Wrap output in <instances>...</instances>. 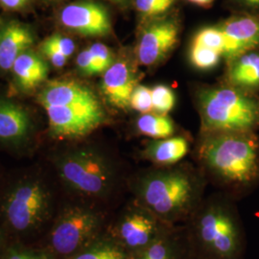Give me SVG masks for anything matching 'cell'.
Instances as JSON below:
<instances>
[{
    "instance_id": "cell-22",
    "label": "cell",
    "mask_w": 259,
    "mask_h": 259,
    "mask_svg": "<svg viewBox=\"0 0 259 259\" xmlns=\"http://www.w3.org/2000/svg\"><path fill=\"white\" fill-rule=\"evenodd\" d=\"M74 259H129V252L118 242L94 240L80 250Z\"/></svg>"
},
{
    "instance_id": "cell-9",
    "label": "cell",
    "mask_w": 259,
    "mask_h": 259,
    "mask_svg": "<svg viewBox=\"0 0 259 259\" xmlns=\"http://www.w3.org/2000/svg\"><path fill=\"white\" fill-rule=\"evenodd\" d=\"M61 24L83 37H107L111 34V16L102 4L83 0L65 6L59 15Z\"/></svg>"
},
{
    "instance_id": "cell-5",
    "label": "cell",
    "mask_w": 259,
    "mask_h": 259,
    "mask_svg": "<svg viewBox=\"0 0 259 259\" xmlns=\"http://www.w3.org/2000/svg\"><path fill=\"white\" fill-rule=\"evenodd\" d=\"M58 169L66 185L89 197L107 194L114 181L110 162L93 149H76L66 153L60 159Z\"/></svg>"
},
{
    "instance_id": "cell-6",
    "label": "cell",
    "mask_w": 259,
    "mask_h": 259,
    "mask_svg": "<svg viewBox=\"0 0 259 259\" xmlns=\"http://www.w3.org/2000/svg\"><path fill=\"white\" fill-rule=\"evenodd\" d=\"M102 218L93 209L74 206L62 214L51 234V244L57 252L70 254L80 251L95 240Z\"/></svg>"
},
{
    "instance_id": "cell-7",
    "label": "cell",
    "mask_w": 259,
    "mask_h": 259,
    "mask_svg": "<svg viewBox=\"0 0 259 259\" xmlns=\"http://www.w3.org/2000/svg\"><path fill=\"white\" fill-rule=\"evenodd\" d=\"M44 108L47 111L52 135L61 139L84 137L105 120V112L100 103Z\"/></svg>"
},
{
    "instance_id": "cell-26",
    "label": "cell",
    "mask_w": 259,
    "mask_h": 259,
    "mask_svg": "<svg viewBox=\"0 0 259 259\" xmlns=\"http://www.w3.org/2000/svg\"><path fill=\"white\" fill-rule=\"evenodd\" d=\"M176 0H134L137 11L145 19H156L171 9Z\"/></svg>"
},
{
    "instance_id": "cell-29",
    "label": "cell",
    "mask_w": 259,
    "mask_h": 259,
    "mask_svg": "<svg viewBox=\"0 0 259 259\" xmlns=\"http://www.w3.org/2000/svg\"><path fill=\"white\" fill-rule=\"evenodd\" d=\"M89 48L91 49L93 57L95 58V61L97 63L101 74H103L114 62L111 49L100 42L93 44Z\"/></svg>"
},
{
    "instance_id": "cell-16",
    "label": "cell",
    "mask_w": 259,
    "mask_h": 259,
    "mask_svg": "<svg viewBox=\"0 0 259 259\" xmlns=\"http://www.w3.org/2000/svg\"><path fill=\"white\" fill-rule=\"evenodd\" d=\"M31 28L19 21H9L0 27V70H11L16 60L34 45Z\"/></svg>"
},
{
    "instance_id": "cell-14",
    "label": "cell",
    "mask_w": 259,
    "mask_h": 259,
    "mask_svg": "<svg viewBox=\"0 0 259 259\" xmlns=\"http://www.w3.org/2000/svg\"><path fill=\"white\" fill-rule=\"evenodd\" d=\"M190 236L169 226L142 249L130 252L129 259H190Z\"/></svg>"
},
{
    "instance_id": "cell-15",
    "label": "cell",
    "mask_w": 259,
    "mask_h": 259,
    "mask_svg": "<svg viewBox=\"0 0 259 259\" xmlns=\"http://www.w3.org/2000/svg\"><path fill=\"white\" fill-rule=\"evenodd\" d=\"M38 101L42 107H65L100 103L96 94L89 87L75 81H54L47 83L38 94Z\"/></svg>"
},
{
    "instance_id": "cell-21",
    "label": "cell",
    "mask_w": 259,
    "mask_h": 259,
    "mask_svg": "<svg viewBox=\"0 0 259 259\" xmlns=\"http://www.w3.org/2000/svg\"><path fill=\"white\" fill-rule=\"evenodd\" d=\"M140 135L153 139H166L175 134V125L167 114L142 113L136 122Z\"/></svg>"
},
{
    "instance_id": "cell-12",
    "label": "cell",
    "mask_w": 259,
    "mask_h": 259,
    "mask_svg": "<svg viewBox=\"0 0 259 259\" xmlns=\"http://www.w3.org/2000/svg\"><path fill=\"white\" fill-rule=\"evenodd\" d=\"M135 66L127 59H119L103 73L101 93L111 106L126 110L130 108L131 95L138 85Z\"/></svg>"
},
{
    "instance_id": "cell-34",
    "label": "cell",
    "mask_w": 259,
    "mask_h": 259,
    "mask_svg": "<svg viewBox=\"0 0 259 259\" xmlns=\"http://www.w3.org/2000/svg\"><path fill=\"white\" fill-rule=\"evenodd\" d=\"M186 1L195 4V5H198V6H202V7H208L214 2V0H186Z\"/></svg>"
},
{
    "instance_id": "cell-19",
    "label": "cell",
    "mask_w": 259,
    "mask_h": 259,
    "mask_svg": "<svg viewBox=\"0 0 259 259\" xmlns=\"http://www.w3.org/2000/svg\"><path fill=\"white\" fill-rule=\"evenodd\" d=\"M31 129V118L22 107L0 99V140L18 142L25 139Z\"/></svg>"
},
{
    "instance_id": "cell-24",
    "label": "cell",
    "mask_w": 259,
    "mask_h": 259,
    "mask_svg": "<svg viewBox=\"0 0 259 259\" xmlns=\"http://www.w3.org/2000/svg\"><path fill=\"white\" fill-rule=\"evenodd\" d=\"M192 41L214 49L220 52L224 58H226L228 51V40L218 25L202 28L195 35Z\"/></svg>"
},
{
    "instance_id": "cell-18",
    "label": "cell",
    "mask_w": 259,
    "mask_h": 259,
    "mask_svg": "<svg viewBox=\"0 0 259 259\" xmlns=\"http://www.w3.org/2000/svg\"><path fill=\"white\" fill-rule=\"evenodd\" d=\"M227 79L230 85L252 93L259 89V50L252 49L229 61Z\"/></svg>"
},
{
    "instance_id": "cell-31",
    "label": "cell",
    "mask_w": 259,
    "mask_h": 259,
    "mask_svg": "<svg viewBox=\"0 0 259 259\" xmlns=\"http://www.w3.org/2000/svg\"><path fill=\"white\" fill-rule=\"evenodd\" d=\"M40 51L45 58L47 59L50 64L57 68H62L65 66L68 58L65 57L61 51H59L56 47L49 45L46 40H44L40 45Z\"/></svg>"
},
{
    "instance_id": "cell-33",
    "label": "cell",
    "mask_w": 259,
    "mask_h": 259,
    "mask_svg": "<svg viewBox=\"0 0 259 259\" xmlns=\"http://www.w3.org/2000/svg\"><path fill=\"white\" fill-rule=\"evenodd\" d=\"M240 6L250 11L251 14L259 15V0H235Z\"/></svg>"
},
{
    "instance_id": "cell-10",
    "label": "cell",
    "mask_w": 259,
    "mask_h": 259,
    "mask_svg": "<svg viewBox=\"0 0 259 259\" xmlns=\"http://www.w3.org/2000/svg\"><path fill=\"white\" fill-rule=\"evenodd\" d=\"M167 227L169 226L136 203L118 223L116 228L117 242L130 253L147 246Z\"/></svg>"
},
{
    "instance_id": "cell-30",
    "label": "cell",
    "mask_w": 259,
    "mask_h": 259,
    "mask_svg": "<svg viewBox=\"0 0 259 259\" xmlns=\"http://www.w3.org/2000/svg\"><path fill=\"white\" fill-rule=\"evenodd\" d=\"M49 45L56 47L59 51H61L68 59L73 55L75 47L74 40L70 37H65L61 34H54L45 39Z\"/></svg>"
},
{
    "instance_id": "cell-36",
    "label": "cell",
    "mask_w": 259,
    "mask_h": 259,
    "mask_svg": "<svg viewBox=\"0 0 259 259\" xmlns=\"http://www.w3.org/2000/svg\"><path fill=\"white\" fill-rule=\"evenodd\" d=\"M9 259H33L25 254H14L13 256H11Z\"/></svg>"
},
{
    "instance_id": "cell-3",
    "label": "cell",
    "mask_w": 259,
    "mask_h": 259,
    "mask_svg": "<svg viewBox=\"0 0 259 259\" xmlns=\"http://www.w3.org/2000/svg\"><path fill=\"white\" fill-rule=\"evenodd\" d=\"M201 117L208 134L253 132L259 126V98L232 85L202 91Z\"/></svg>"
},
{
    "instance_id": "cell-35",
    "label": "cell",
    "mask_w": 259,
    "mask_h": 259,
    "mask_svg": "<svg viewBox=\"0 0 259 259\" xmlns=\"http://www.w3.org/2000/svg\"><path fill=\"white\" fill-rule=\"evenodd\" d=\"M107 1H110L111 3L116 4V5L123 7V8L128 7L132 2H134V0H107Z\"/></svg>"
},
{
    "instance_id": "cell-23",
    "label": "cell",
    "mask_w": 259,
    "mask_h": 259,
    "mask_svg": "<svg viewBox=\"0 0 259 259\" xmlns=\"http://www.w3.org/2000/svg\"><path fill=\"white\" fill-rule=\"evenodd\" d=\"M223 56L220 52L192 41L189 50V59L196 68L209 70L216 67Z\"/></svg>"
},
{
    "instance_id": "cell-25",
    "label": "cell",
    "mask_w": 259,
    "mask_h": 259,
    "mask_svg": "<svg viewBox=\"0 0 259 259\" xmlns=\"http://www.w3.org/2000/svg\"><path fill=\"white\" fill-rule=\"evenodd\" d=\"M153 110L157 113L167 114L176 104V95L171 88L165 84H157L152 89Z\"/></svg>"
},
{
    "instance_id": "cell-20",
    "label": "cell",
    "mask_w": 259,
    "mask_h": 259,
    "mask_svg": "<svg viewBox=\"0 0 259 259\" xmlns=\"http://www.w3.org/2000/svg\"><path fill=\"white\" fill-rule=\"evenodd\" d=\"M189 144L183 137L153 139L142 150V157L159 166H171L187 155Z\"/></svg>"
},
{
    "instance_id": "cell-4",
    "label": "cell",
    "mask_w": 259,
    "mask_h": 259,
    "mask_svg": "<svg viewBox=\"0 0 259 259\" xmlns=\"http://www.w3.org/2000/svg\"><path fill=\"white\" fill-rule=\"evenodd\" d=\"M191 220V243L206 259H237L240 230L228 204L217 200L201 204Z\"/></svg>"
},
{
    "instance_id": "cell-1",
    "label": "cell",
    "mask_w": 259,
    "mask_h": 259,
    "mask_svg": "<svg viewBox=\"0 0 259 259\" xmlns=\"http://www.w3.org/2000/svg\"><path fill=\"white\" fill-rule=\"evenodd\" d=\"M136 203L168 226L191 219L202 204V185L184 168L151 171L138 179Z\"/></svg>"
},
{
    "instance_id": "cell-32",
    "label": "cell",
    "mask_w": 259,
    "mask_h": 259,
    "mask_svg": "<svg viewBox=\"0 0 259 259\" xmlns=\"http://www.w3.org/2000/svg\"><path fill=\"white\" fill-rule=\"evenodd\" d=\"M29 0H0V5L5 9L18 11L24 8Z\"/></svg>"
},
{
    "instance_id": "cell-11",
    "label": "cell",
    "mask_w": 259,
    "mask_h": 259,
    "mask_svg": "<svg viewBox=\"0 0 259 259\" xmlns=\"http://www.w3.org/2000/svg\"><path fill=\"white\" fill-rule=\"evenodd\" d=\"M47 206V196L38 183L20 185L9 195L5 204L8 221L18 231L34 227Z\"/></svg>"
},
{
    "instance_id": "cell-2",
    "label": "cell",
    "mask_w": 259,
    "mask_h": 259,
    "mask_svg": "<svg viewBox=\"0 0 259 259\" xmlns=\"http://www.w3.org/2000/svg\"><path fill=\"white\" fill-rule=\"evenodd\" d=\"M199 155L207 170L225 184L246 186L259 177V142L253 132L208 134Z\"/></svg>"
},
{
    "instance_id": "cell-28",
    "label": "cell",
    "mask_w": 259,
    "mask_h": 259,
    "mask_svg": "<svg viewBox=\"0 0 259 259\" xmlns=\"http://www.w3.org/2000/svg\"><path fill=\"white\" fill-rule=\"evenodd\" d=\"M76 65L78 70L84 75V76H94V75L101 74L95 58L93 57L91 49L88 47L83 49L77 56Z\"/></svg>"
},
{
    "instance_id": "cell-13",
    "label": "cell",
    "mask_w": 259,
    "mask_h": 259,
    "mask_svg": "<svg viewBox=\"0 0 259 259\" xmlns=\"http://www.w3.org/2000/svg\"><path fill=\"white\" fill-rule=\"evenodd\" d=\"M228 40V51L226 59L229 61L244 52L259 47V15L243 14L231 17L220 23Z\"/></svg>"
},
{
    "instance_id": "cell-27",
    "label": "cell",
    "mask_w": 259,
    "mask_h": 259,
    "mask_svg": "<svg viewBox=\"0 0 259 259\" xmlns=\"http://www.w3.org/2000/svg\"><path fill=\"white\" fill-rule=\"evenodd\" d=\"M130 107L141 113H148L153 110L152 90L143 84H138L131 95Z\"/></svg>"
},
{
    "instance_id": "cell-8",
    "label": "cell",
    "mask_w": 259,
    "mask_h": 259,
    "mask_svg": "<svg viewBox=\"0 0 259 259\" xmlns=\"http://www.w3.org/2000/svg\"><path fill=\"white\" fill-rule=\"evenodd\" d=\"M180 26L170 17L152 19L139 34L136 47L138 63L144 66L159 65L178 44Z\"/></svg>"
},
{
    "instance_id": "cell-17",
    "label": "cell",
    "mask_w": 259,
    "mask_h": 259,
    "mask_svg": "<svg viewBox=\"0 0 259 259\" xmlns=\"http://www.w3.org/2000/svg\"><path fill=\"white\" fill-rule=\"evenodd\" d=\"M11 71L19 90L29 93L47 80L49 68L41 56L29 49L16 60Z\"/></svg>"
}]
</instances>
